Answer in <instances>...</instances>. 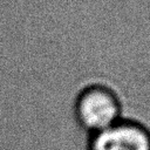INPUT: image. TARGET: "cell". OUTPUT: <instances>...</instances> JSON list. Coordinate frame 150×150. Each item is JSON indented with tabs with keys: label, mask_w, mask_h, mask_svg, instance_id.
I'll use <instances>...</instances> for the list:
<instances>
[{
	"label": "cell",
	"mask_w": 150,
	"mask_h": 150,
	"mask_svg": "<svg viewBox=\"0 0 150 150\" xmlns=\"http://www.w3.org/2000/svg\"><path fill=\"white\" fill-rule=\"evenodd\" d=\"M74 115L89 135L108 128L123 117L117 94L101 83H93L80 90L74 103Z\"/></svg>",
	"instance_id": "cell-1"
},
{
	"label": "cell",
	"mask_w": 150,
	"mask_h": 150,
	"mask_svg": "<svg viewBox=\"0 0 150 150\" xmlns=\"http://www.w3.org/2000/svg\"><path fill=\"white\" fill-rule=\"evenodd\" d=\"M88 150H150V130L138 121L121 117L89 135Z\"/></svg>",
	"instance_id": "cell-2"
}]
</instances>
